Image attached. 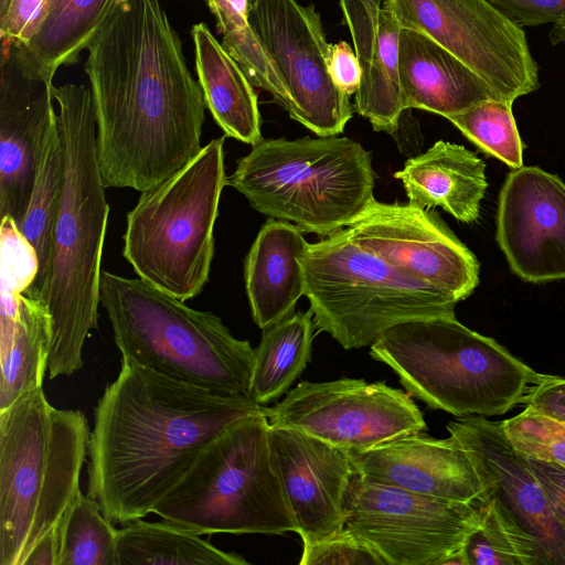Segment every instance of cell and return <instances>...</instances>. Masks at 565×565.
Here are the masks:
<instances>
[{
  "instance_id": "6da1fadb",
  "label": "cell",
  "mask_w": 565,
  "mask_h": 565,
  "mask_svg": "<svg viewBox=\"0 0 565 565\" xmlns=\"http://www.w3.org/2000/svg\"><path fill=\"white\" fill-rule=\"evenodd\" d=\"M86 50L106 188L142 192L201 151L204 95L160 0H120Z\"/></svg>"
},
{
  "instance_id": "7a4b0ae2",
  "label": "cell",
  "mask_w": 565,
  "mask_h": 565,
  "mask_svg": "<svg viewBox=\"0 0 565 565\" xmlns=\"http://www.w3.org/2000/svg\"><path fill=\"white\" fill-rule=\"evenodd\" d=\"M269 407L121 361L94 408L87 494L113 523L152 513L226 427Z\"/></svg>"
},
{
  "instance_id": "3957f363",
  "label": "cell",
  "mask_w": 565,
  "mask_h": 565,
  "mask_svg": "<svg viewBox=\"0 0 565 565\" xmlns=\"http://www.w3.org/2000/svg\"><path fill=\"white\" fill-rule=\"evenodd\" d=\"M53 97L58 107L64 182L43 299L52 328L50 379L82 369L85 340L97 328L109 214L97 159L90 88L72 83L54 86Z\"/></svg>"
},
{
  "instance_id": "277c9868",
  "label": "cell",
  "mask_w": 565,
  "mask_h": 565,
  "mask_svg": "<svg viewBox=\"0 0 565 565\" xmlns=\"http://www.w3.org/2000/svg\"><path fill=\"white\" fill-rule=\"evenodd\" d=\"M90 430L77 409L43 388L0 411V565H23L77 495Z\"/></svg>"
},
{
  "instance_id": "5b68a950",
  "label": "cell",
  "mask_w": 565,
  "mask_h": 565,
  "mask_svg": "<svg viewBox=\"0 0 565 565\" xmlns=\"http://www.w3.org/2000/svg\"><path fill=\"white\" fill-rule=\"evenodd\" d=\"M184 302L139 277L102 271L100 305L121 361L216 393L249 397L255 359L250 343L235 338L213 312Z\"/></svg>"
},
{
  "instance_id": "8992f818",
  "label": "cell",
  "mask_w": 565,
  "mask_h": 565,
  "mask_svg": "<svg viewBox=\"0 0 565 565\" xmlns=\"http://www.w3.org/2000/svg\"><path fill=\"white\" fill-rule=\"evenodd\" d=\"M370 348L411 396L457 417L505 414L546 376L455 315L398 323Z\"/></svg>"
},
{
  "instance_id": "52a82bcc",
  "label": "cell",
  "mask_w": 565,
  "mask_h": 565,
  "mask_svg": "<svg viewBox=\"0 0 565 565\" xmlns=\"http://www.w3.org/2000/svg\"><path fill=\"white\" fill-rule=\"evenodd\" d=\"M227 185L269 218L328 236L374 199L370 152L347 137L263 139L237 161Z\"/></svg>"
},
{
  "instance_id": "ba28073f",
  "label": "cell",
  "mask_w": 565,
  "mask_h": 565,
  "mask_svg": "<svg viewBox=\"0 0 565 565\" xmlns=\"http://www.w3.org/2000/svg\"><path fill=\"white\" fill-rule=\"evenodd\" d=\"M225 137L212 139L180 170L141 192L128 212L122 255L136 275L186 301L204 289L214 224L227 185Z\"/></svg>"
},
{
  "instance_id": "9c48e42d",
  "label": "cell",
  "mask_w": 565,
  "mask_h": 565,
  "mask_svg": "<svg viewBox=\"0 0 565 565\" xmlns=\"http://www.w3.org/2000/svg\"><path fill=\"white\" fill-rule=\"evenodd\" d=\"M269 427L265 414L231 424L202 449L152 513L199 535L296 532L270 462Z\"/></svg>"
},
{
  "instance_id": "30bf717a",
  "label": "cell",
  "mask_w": 565,
  "mask_h": 565,
  "mask_svg": "<svg viewBox=\"0 0 565 565\" xmlns=\"http://www.w3.org/2000/svg\"><path fill=\"white\" fill-rule=\"evenodd\" d=\"M302 264L315 327L347 350L371 347L402 322L455 315L459 302L361 247L347 228L309 244Z\"/></svg>"
},
{
  "instance_id": "8fae6325",
  "label": "cell",
  "mask_w": 565,
  "mask_h": 565,
  "mask_svg": "<svg viewBox=\"0 0 565 565\" xmlns=\"http://www.w3.org/2000/svg\"><path fill=\"white\" fill-rule=\"evenodd\" d=\"M482 503L428 497L353 475L345 497V529L387 565H460V551Z\"/></svg>"
},
{
  "instance_id": "7c38bea8",
  "label": "cell",
  "mask_w": 565,
  "mask_h": 565,
  "mask_svg": "<svg viewBox=\"0 0 565 565\" xmlns=\"http://www.w3.org/2000/svg\"><path fill=\"white\" fill-rule=\"evenodd\" d=\"M401 28L424 33L513 103L541 87L523 28L488 0H384Z\"/></svg>"
},
{
  "instance_id": "4fadbf2b",
  "label": "cell",
  "mask_w": 565,
  "mask_h": 565,
  "mask_svg": "<svg viewBox=\"0 0 565 565\" xmlns=\"http://www.w3.org/2000/svg\"><path fill=\"white\" fill-rule=\"evenodd\" d=\"M267 417L270 426L300 430L349 454L427 428L408 393L362 379L300 382Z\"/></svg>"
},
{
  "instance_id": "5bb4252c",
  "label": "cell",
  "mask_w": 565,
  "mask_h": 565,
  "mask_svg": "<svg viewBox=\"0 0 565 565\" xmlns=\"http://www.w3.org/2000/svg\"><path fill=\"white\" fill-rule=\"evenodd\" d=\"M247 21L286 87L289 116L319 137L341 134L353 108L350 95L329 75L331 44L315 7L255 0L247 7Z\"/></svg>"
},
{
  "instance_id": "9a60e30c",
  "label": "cell",
  "mask_w": 565,
  "mask_h": 565,
  "mask_svg": "<svg viewBox=\"0 0 565 565\" xmlns=\"http://www.w3.org/2000/svg\"><path fill=\"white\" fill-rule=\"evenodd\" d=\"M345 228L361 247L458 301L479 284L476 256L430 209L373 199Z\"/></svg>"
},
{
  "instance_id": "2e32d148",
  "label": "cell",
  "mask_w": 565,
  "mask_h": 565,
  "mask_svg": "<svg viewBox=\"0 0 565 565\" xmlns=\"http://www.w3.org/2000/svg\"><path fill=\"white\" fill-rule=\"evenodd\" d=\"M447 430L467 451L483 487V503L493 501L535 542L542 565H565V531L529 458L509 441L501 422L471 415L451 420Z\"/></svg>"
},
{
  "instance_id": "e0dca14e",
  "label": "cell",
  "mask_w": 565,
  "mask_h": 565,
  "mask_svg": "<svg viewBox=\"0 0 565 565\" xmlns=\"http://www.w3.org/2000/svg\"><path fill=\"white\" fill-rule=\"evenodd\" d=\"M53 88V77L33 66L17 42L1 40L0 216L11 217L18 228L57 118Z\"/></svg>"
},
{
  "instance_id": "ac0fdd59",
  "label": "cell",
  "mask_w": 565,
  "mask_h": 565,
  "mask_svg": "<svg viewBox=\"0 0 565 565\" xmlns=\"http://www.w3.org/2000/svg\"><path fill=\"white\" fill-rule=\"evenodd\" d=\"M497 241L527 282L565 278V183L539 167L513 169L499 195Z\"/></svg>"
},
{
  "instance_id": "d6986e66",
  "label": "cell",
  "mask_w": 565,
  "mask_h": 565,
  "mask_svg": "<svg viewBox=\"0 0 565 565\" xmlns=\"http://www.w3.org/2000/svg\"><path fill=\"white\" fill-rule=\"evenodd\" d=\"M273 469L284 490L302 546L345 526V497L354 475L350 454L297 429L269 427Z\"/></svg>"
},
{
  "instance_id": "ffe728a7",
  "label": "cell",
  "mask_w": 565,
  "mask_h": 565,
  "mask_svg": "<svg viewBox=\"0 0 565 565\" xmlns=\"http://www.w3.org/2000/svg\"><path fill=\"white\" fill-rule=\"evenodd\" d=\"M361 479L415 493L483 503V487L465 448L449 435L437 439L423 431L399 436L350 454Z\"/></svg>"
},
{
  "instance_id": "44dd1931",
  "label": "cell",
  "mask_w": 565,
  "mask_h": 565,
  "mask_svg": "<svg viewBox=\"0 0 565 565\" xmlns=\"http://www.w3.org/2000/svg\"><path fill=\"white\" fill-rule=\"evenodd\" d=\"M398 74L404 110L416 108L447 118L481 102L500 99L459 58L415 30L399 32Z\"/></svg>"
},
{
  "instance_id": "7402d4cb",
  "label": "cell",
  "mask_w": 565,
  "mask_h": 565,
  "mask_svg": "<svg viewBox=\"0 0 565 565\" xmlns=\"http://www.w3.org/2000/svg\"><path fill=\"white\" fill-rule=\"evenodd\" d=\"M296 225L268 218L244 263L254 322L263 330L294 312L305 295L303 257L309 243Z\"/></svg>"
},
{
  "instance_id": "603a6c76",
  "label": "cell",
  "mask_w": 565,
  "mask_h": 565,
  "mask_svg": "<svg viewBox=\"0 0 565 565\" xmlns=\"http://www.w3.org/2000/svg\"><path fill=\"white\" fill-rule=\"evenodd\" d=\"M394 178L402 181L412 205L439 206L463 223L479 218L488 188L484 162L463 146L444 140L409 158Z\"/></svg>"
},
{
  "instance_id": "cb8c5ba5",
  "label": "cell",
  "mask_w": 565,
  "mask_h": 565,
  "mask_svg": "<svg viewBox=\"0 0 565 565\" xmlns=\"http://www.w3.org/2000/svg\"><path fill=\"white\" fill-rule=\"evenodd\" d=\"M191 35L199 84L214 120L226 137L258 143L260 113L253 84L205 23L194 24Z\"/></svg>"
},
{
  "instance_id": "d4e9b609",
  "label": "cell",
  "mask_w": 565,
  "mask_h": 565,
  "mask_svg": "<svg viewBox=\"0 0 565 565\" xmlns=\"http://www.w3.org/2000/svg\"><path fill=\"white\" fill-rule=\"evenodd\" d=\"M120 0H52L49 12L25 44L30 63L54 77L58 67L77 61L105 25Z\"/></svg>"
},
{
  "instance_id": "484cf974",
  "label": "cell",
  "mask_w": 565,
  "mask_h": 565,
  "mask_svg": "<svg viewBox=\"0 0 565 565\" xmlns=\"http://www.w3.org/2000/svg\"><path fill=\"white\" fill-rule=\"evenodd\" d=\"M312 312L297 311L263 329L254 349L249 397L266 406L288 392L311 361Z\"/></svg>"
},
{
  "instance_id": "4316f807",
  "label": "cell",
  "mask_w": 565,
  "mask_h": 565,
  "mask_svg": "<svg viewBox=\"0 0 565 565\" xmlns=\"http://www.w3.org/2000/svg\"><path fill=\"white\" fill-rule=\"evenodd\" d=\"M243 556L222 551L172 522L141 519L117 530V565H247Z\"/></svg>"
},
{
  "instance_id": "83f0119b",
  "label": "cell",
  "mask_w": 565,
  "mask_h": 565,
  "mask_svg": "<svg viewBox=\"0 0 565 565\" xmlns=\"http://www.w3.org/2000/svg\"><path fill=\"white\" fill-rule=\"evenodd\" d=\"M63 182L64 156L56 118L42 150L26 212L19 228L38 257L34 280L22 295L42 302L50 278L53 235Z\"/></svg>"
},
{
  "instance_id": "f1b7e54d",
  "label": "cell",
  "mask_w": 565,
  "mask_h": 565,
  "mask_svg": "<svg viewBox=\"0 0 565 565\" xmlns=\"http://www.w3.org/2000/svg\"><path fill=\"white\" fill-rule=\"evenodd\" d=\"M52 328L46 306L21 295L19 317L11 339L0 344V411L41 388L49 369Z\"/></svg>"
},
{
  "instance_id": "f546056e",
  "label": "cell",
  "mask_w": 565,
  "mask_h": 565,
  "mask_svg": "<svg viewBox=\"0 0 565 565\" xmlns=\"http://www.w3.org/2000/svg\"><path fill=\"white\" fill-rule=\"evenodd\" d=\"M402 28L392 12L382 7L372 62L362 74L355 93V110L376 131L393 134L404 111L398 74V39Z\"/></svg>"
},
{
  "instance_id": "4dcf8cb0",
  "label": "cell",
  "mask_w": 565,
  "mask_h": 565,
  "mask_svg": "<svg viewBox=\"0 0 565 565\" xmlns=\"http://www.w3.org/2000/svg\"><path fill=\"white\" fill-rule=\"evenodd\" d=\"M223 35L222 45L253 86L273 95L285 109L288 94L271 58L247 21V0H206Z\"/></svg>"
},
{
  "instance_id": "1f68e13d",
  "label": "cell",
  "mask_w": 565,
  "mask_h": 565,
  "mask_svg": "<svg viewBox=\"0 0 565 565\" xmlns=\"http://www.w3.org/2000/svg\"><path fill=\"white\" fill-rule=\"evenodd\" d=\"M57 565H117V530L79 490L58 523Z\"/></svg>"
},
{
  "instance_id": "d6a6232c",
  "label": "cell",
  "mask_w": 565,
  "mask_h": 565,
  "mask_svg": "<svg viewBox=\"0 0 565 565\" xmlns=\"http://www.w3.org/2000/svg\"><path fill=\"white\" fill-rule=\"evenodd\" d=\"M460 565H542L535 542L491 500L460 551Z\"/></svg>"
},
{
  "instance_id": "836d02e7",
  "label": "cell",
  "mask_w": 565,
  "mask_h": 565,
  "mask_svg": "<svg viewBox=\"0 0 565 565\" xmlns=\"http://www.w3.org/2000/svg\"><path fill=\"white\" fill-rule=\"evenodd\" d=\"M512 104L502 99H488L447 119L484 153L518 169L523 162V142Z\"/></svg>"
},
{
  "instance_id": "e575fe53",
  "label": "cell",
  "mask_w": 565,
  "mask_h": 565,
  "mask_svg": "<svg viewBox=\"0 0 565 565\" xmlns=\"http://www.w3.org/2000/svg\"><path fill=\"white\" fill-rule=\"evenodd\" d=\"M509 441L524 456L565 469V422L530 407L501 422Z\"/></svg>"
},
{
  "instance_id": "d590c367",
  "label": "cell",
  "mask_w": 565,
  "mask_h": 565,
  "mask_svg": "<svg viewBox=\"0 0 565 565\" xmlns=\"http://www.w3.org/2000/svg\"><path fill=\"white\" fill-rule=\"evenodd\" d=\"M299 564L387 565L376 551L345 527L326 540L302 546Z\"/></svg>"
},
{
  "instance_id": "8d00e7d4",
  "label": "cell",
  "mask_w": 565,
  "mask_h": 565,
  "mask_svg": "<svg viewBox=\"0 0 565 565\" xmlns=\"http://www.w3.org/2000/svg\"><path fill=\"white\" fill-rule=\"evenodd\" d=\"M383 3L384 0H340L343 23L351 32L362 74L372 62Z\"/></svg>"
},
{
  "instance_id": "74e56055",
  "label": "cell",
  "mask_w": 565,
  "mask_h": 565,
  "mask_svg": "<svg viewBox=\"0 0 565 565\" xmlns=\"http://www.w3.org/2000/svg\"><path fill=\"white\" fill-rule=\"evenodd\" d=\"M52 0H7L0 8L1 40L28 43L44 21Z\"/></svg>"
},
{
  "instance_id": "f35d334b",
  "label": "cell",
  "mask_w": 565,
  "mask_h": 565,
  "mask_svg": "<svg viewBox=\"0 0 565 565\" xmlns=\"http://www.w3.org/2000/svg\"><path fill=\"white\" fill-rule=\"evenodd\" d=\"M521 28L556 23L565 19V0H488Z\"/></svg>"
},
{
  "instance_id": "ab89813d",
  "label": "cell",
  "mask_w": 565,
  "mask_h": 565,
  "mask_svg": "<svg viewBox=\"0 0 565 565\" xmlns=\"http://www.w3.org/2000/svg\"><path fill=\"white\" fill-rule=\"evenodd\" d=\"M328 72L333 84L348 95L355 94L362 79V66L355 51L345 41L330 45Z\"/></svg>"
},
{
  "instance_id": "60d3db41",
  "label": "cell",
  "mask_w": 565,
  "mask_h": 565,
  "mask_svg": "<svg viewBox=\"0 0 565 565\" xmlns=\"http://www.w3.org/2000/svg\"><path fill=\"white\" fill-rule=\"evenodd\" d=\"M522 404L541 414L565 422V379L546 375L529 391Z\"/></svg>"
},
{
  "instance_id": "b9f144b4",
  "label": "cell",
  "mask_w": 565,
  "mask_h": 565,
  "mask_svg": "<svg viewBox=\"0 0 565 565\" xmlns=\"http://www.w3.org/2000/svg\"><path fill=\"white\" fill-rule=\"evenodd\" d=\"M529 462L545 490L555 518L565 531V469L531 458Z\"/></svg>"
},
{
  "instance_id": "7bdbcfd3",
  "label": "cell",
  "mask_w": 565,
  "mask_h": 565,
  "mask_svg": "<svg viewBox=\"0 0 565 565\" xmlns=\"http://www.w3.org/2000/svg\"><path fill=\"white\" fill-rule=\"evenodd\" d=\"M58 550L60 536L57 525L36 542L23 565H57Z\"/></svg>"
},
{
  "instance_id": "ee69618b",
  "label": "cell",
  "mask_w": 565,
  "mask_h": 565,
  "mask_svg": "<svg viewBox=\"0 0 565 565\" xmlns=\"http://www.w3.org/2000/svg\"><path fill=\"white\" fill-rule=\"evenodd\" d=\"M548 39L552 45L565 44V19L553 24Z\"/></svg>"
},
{
  "instance_id": "f6af8a7d",
  "label": "cell",
  "mask_w": 565,
  "mask_h": 565,
  "mask_svg": "<svg viewBox=\"0 0 565 565\" xmlns=\"http://www.w3.org/2000/svg\"><path fill=\"white\" fill-rule=\"evenodd\" d=\"M206 1V0H205ZM255 0H247V7L250 6L252 3H254Z\"/></svg>"
},
{
  "instance_id": "bcb514c9",
  "label": "cell",
  "mask_w": 565,
  "mask_h": 565,
  "mask_svg": "<svg viewBox=\"0 0 565 565\" xmlns=\"http://www.w3.org/2000/svg\"><path fill=\"white\" fill-rule=\"evenodd\" d=\"M7 0H0V8L4 6Z\"/></svg>"
}]
</instances>
